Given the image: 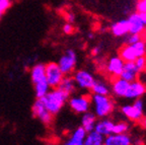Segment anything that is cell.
<instances>
[{
	"mask_svg": "<svg viewBox=\"0 0 146 145\" xmlns=\"http://www.w3.org/2000/svg\"><path fill=\"white\" fill-rule=\"evenodd\" d=\"M69 95L67 93L56 87V88L50 89L49 92L44 95L41 100L45 104L46 109L54 117V116L58 115L62 111V109L65 107Z\"/></svg>",
	"mask_w": 146,
	"mask_h": 145,
	"instance_id": "cell-1",
	"label": "cell"
},
{
	"mask_svg": "<svg viewBox=\"0 0 146 145\" xmlns=\"http://www.w3.org/2000/svg\"><path fill=\"white\" fill-rule=\"evenodd\" d=\"M92 113L98 119L108 118L115 110V102L109 95L94 94L90 96Z\"/></svg>",
	"mask_w": 146,
	"mask_h": 145,
	"instance_id": "cell-2",
	"label": "cell"
},
{
	"mask_svg": "<svg viewBox=\"0 0 146 145\" xmlns=\"http://www.w3.org/2000/svg\"><path fill=\"white\" fill-rule=\"evenodd\" d=\"M145 100L143 98H137L133 100L132 104H126L121 107L122 115L131 122H141L145 114Z\"/></svg>",
	"mask_w": 146,
	"mask_h": 145,
	"instance_id": "cell-3",
	"label": "cell"
},
{
	"mask_svg": "<svg viewBox=\"0 0 146 145\" xmlns=\"http://www.w3.org/2000/svg\"><path fill=\"white\" fill-rule=\"evenodd\" d=\"M68 107L73 113L82 115L90 111L91 109V98L88 94H72L67 100Z\"/></svg>",
	"mask_w": 146,
	"mask_h": 145,
	"instance_id": "cell-4",
	"label": "cell"
},
{
	"mask_svg": "<svg viewBox=\"0 0 146 145\" xmlns=\"http://www.w3.org/2000/svg\"><path fill=\"white\" fill-rule=\"evenodd\" d=\"M77 53L72 49H68L60 56L57 64L64 75H71L77 66Z\"/></svg>",
	"mask_w": 146,
	"mask_h": 145,
	"instance_id": "cell-5",
	"label": "cell"
},
{
	"mask_svg": "<svg viewBox=\"0 0 146 145\" xmlns=\"http://www.w3.org/2000/svg\"><path fill=\"white\" fill-rule=\"evenodd\" d=\"M73 80L75 82L76 87L81 90L88 91L91 89L96 81V77L87 69H78L72 73Z\"/></svg>",
	"mask_w": 146,
	"mask_h": 145,
	"instance_id": "cell-6",
	"label": "cell"
},
{
	"mask_svg": "<svg viewBox=\"0 0 146 145\" xmlns=\"http://www.w3.org/2000/svg\"><path fill=\"white\" fill-rule=\"evenodd\" d=\"M65 75L60 70L57 62H49L46 64V79L51 88H56Z\"/></svg>",
	"mask_w": 146,
	"mask_h": 145,
	"instance_id": "cell-7",
	"label": "cell"
},
{
	"mask_svg": "<svg viewBox=\"0 0 146 145\" xmlns=\"http://www.w3.org/2000/svg\"><path fill=\"white\" fill-rule=\"evenodd\" d=\"M32 114L34 118L38 119L40 122L43 123L46 126L52 124L53 116L46 109L45 104H43L41 98H36V100L34 102L32 107Z\"/></svg>",
	"mask_w": 146,
	"mask_h": 145,
	"instance_id": "cell-8",
	"label": "cell"
},
{
	"mask_svg": "<svg viewBox=\"0 0 146 145\" xmlns=\"http://www.w3.org/2000/svg\"><path fill=\"white\" fill-rule=\"evenodd\" d=\"M146 94V85L141 80L136 79L134 81L130 82L128 89L126 91V94L124 98L129 100H135L137 98H143Z\"/></svg>",
	"mask_w": 146,
	"mask_h": 145,
	"instance_id": "cell-9",
	"label": "cell"
},
{
	"mask_svg": "<svg viewBox=\"0 0 146 145\" xmlns=\"http://www.w3.org/2000/svg\"><path fill=\"white\" fill-rule=\"evenodd\" d=\"M124 60L119 55L112 56L106 64V69L112 77H120L124 68Z\"/></svg>",
	"mask_w": 146,
	"mask_h": 145,
	"instance_id": "cell-10",
	"label": "cell"
},
{
	"mask_svg": "<svg viewBox=\"0 0 146 145\" xmlns=\"http://www.w3.org/2000/svg\"><path fill=\"white\" fill-rule=\"evenodd\" d=\"M104 145H133V139L128 133H112L104 138Z\"/></svg>",
	"mask_w": 146,
	"mask_h": 145,
	"instance_id": "cell-11",
	"label": "cell"
},
{
	"mask_svg": "<svg viewBox=\"0 0 146 145\" xmlns=\"http://www.w3.org/2000/svg\"><path fill=\"white\" fill-rule=\"evenodd\" d=\"M30 77L33 85L47 81L46 79V64L36 63L30 70Z\"/></svg>",
	"mask_w": 146,
	"mask_h": 145,
	"instance_id": "cell-12",
	"label": "cell"
},
{
	"mask_svg": "<svg viewBox=\"0 0 146 145\" xmlns=\"http://www.w3.org/2000/svg\"><path fill=\"white\" fill-rule=\"evenodd\" d=\"M129 86V82L124 80L121 77H115L112 81V84L110 86L111 88V92L114 94L116 98H124L126 94V91Z\"/></svg>",
	"mask_w": 146,
	"mask_h": 145,
	"instance_id": "cell-13",
	"label": "cell"
},
{
	"mask_svg": "<svg viewBox=\"0 0 146 145\" xmlns=\"http://www.w3.org/2000/svg\"><path fill=\"white\" fill-rule=\"evenodd\" d=\"M114 126L115 122L112 119H109V117L108 118H102L96 121V126H94V131L98 132L100 135H103L104 137H106L113 133Z\"/></svg>",
	"mask_w": 146,
	"mask_h": 145,
	"instance_id": "cell-14",
	"label": "cell"
},
{
	"mask_svg": "<svg viewBox=\"0 0 146 145\" xmlns=\"http://www.w3.org/2000/svg\"><path fill=\"white\" fill-rule=\"evenodd\" d=\"M139 74H140V72L138 71V69L136 68L134 62H125V63H124L123 71H122L120 77L130 83V82L138 79Z\"/></svg>",
	"mask_w": 146,
	"mask_h": 145,
	"instance_id": "cell-15",
	"label": "cell"
},
{
	"mask_svg": "<svg viewBox=\"0 0 146 145\" xmlns=\"http://www.w3.org/2000/svg\"><path fill=\"white\" fill-rule=\"evenodd\" d=\"M128 21H129V25H130V31H129V34H137V35H141L142 33L145 30V25L142 23L141 18L139 16V13L136 12V13H132L129 18H128Z\"/></svg>",
	"mask_w": 146,
	"mask_h": 145,
	"instance_id": "cell-16",
	"label": "cell"
},
{
	"mask_svg": "<svg viewBox=\"0 0 146 145\" xmlns=\"http://www.w3.org/2000/svg\"><path fill=\"white\" fill-rule=\"evenodd\" d=\"M129 31H130V25H129L128 19H122V21L114 23L111 27L112 34L115 37H118V38L127 36L129 34Z\"/></svg>",
	"mask_w": 146,
	"mask_h": 145,
	"instance_id": "cell-17",
	"label": "cell"
},
{
	"mask_svg": "<svg viewBox=\"0 0 146 145\" xmlns=\"http://www.w3.org/2000/svg\"><path fill=\"white\" fill-rule=\"evenodd\" d=\"M98 121L96 116L94 115L92 112L88 111L86 113L82 114L81 116V120H80V126L83 127V129L88 133L90 131H94V126H96V123Z\"/></svg>",
	"mask_w": 146,
	"mask_h": 145,
	"instance_id": "cell-18",
	"label": "cell"
},
{
	"mask_svg": "<svg viewBox=\"0 0 146 145\" xmlns=\"http://www.w3.org/2000/svg\"><path fill=\"white\" fill-rule=\"evenodd\" d=\"M58 88L63 90L64 92L67 93V94L70 96V95L74 94V92H75L77 87H76L75 82L73 80V77L70 76V75H65V76L63 77L62 81L60 82Z\"/></svg>",
	"mask_w": 146,
	"mask_h": 145,
	"instance_id": "cell-19",
	"label": "cell"
},
{
	"mask_svg": "<svg viewBox=\"0 0 146 145\" xmlns=\"http://www.w3.org/2000/svg\"><path fill=\"white\" fill-rule=\"evenodd\" d=\"M119 56L124 60V62H134L135 59L138 58L134 47L132 45H128V44L121 49Z\"/></svg>",
	"mask_w": 146,
	"mask_h": 145,
	"instance_id": "cell-20",
	"label": "cell"
},
{
	"mask_svg": "<svg viewBox=\"0 0 146 145\" xmlns=\"http://www.w3.org/2000/svg\"><path fill=\"white\" fill-rule=\"evenodd\" d=\"M90 90L94 94H100V95H110V93H111V88H110L109 84H107L103 80H98V79H96V81H94Z\"/></svg>",
	"mask_w": 146,
	"mask_h": 145,
	"instance_id": "cell-21",
	"label": "cell"
},
{
	"mask_svg": "<svg viewBox=\"0 0 146 145\" xmlns=\"http://www.w3.org/2000/svg\"><path fill=\"white\" fill-rule=\"evenodd\" d=\"M104 138L105 137L103 135H100L94 130L86 134V136L83 140V145H103Z\"/></svg>",
	"mask_w": 146,
	"mask_h": 145,
	"instance_id": "cell-22",
	"label": "cell"
},
{
	"mask_svg": "<svg viewBox=\"0 0 146 145\" xmlns=\"http://www.w3.org/2000/svg\"><path fill=\"white\" fill-rule=\"evenodd\" d=\"M129 130H130V125H129V123L121 121V122L115 123L114 129H113V133H115V134L128 133Z\"/></svg>",
	"mask_w": 146,
	"mask_h": 145,
	"instance_id": "cell-23",
	"label": "cell"
},
{
	"mask_svg": "<svg viewBox=\"0 0 146 145\" xmlns=\"http://www.w3.org/2000/svg\"><path fill=\"white\" fill-rule=\"evenodd\" d=\"M132 46L134 47L138 57L146 56V42L145 41L140 40L139 42H137V43H135V44H132Z\"/></svg>",
	"mask_w": 146,
	"mask_h": 145,
	"instance_id": "cell-24",
	"label": "cell"
},
{
	"mask_svg": "<svg viewBox=\"0 0 146 145\" xmlns=\"http://www.w3.org/2000/svg\"><path fill=\"white\" fill-rule=\"evenodd\" d=\"M86 134H87V132L83 129V127L79 126V127L75 128V130L71 133L70 136L73 137V138L77 139V140L83 141V140H84V138H85V136H86Z\"/></svg>",
	"mask_w": 146,
	"mask_h": 145,
	"instance_id": "cell-25",
	"label": "cell"
},
{
	"mask_svg": "<svg viewBox=\"0 0 146 145\" xmlns=\"http://www.w3.org/2000/svg\"><path fill=\"white\" fill-rule=\"evenodd\" d=\"M134 64L136 66V68L138 69L140 73L142 71H144V68H145V65H146V56H142V57H138L136 58L134 61Z\"/></svg>",
	"mask_w": 146,
	"mask_h": 145,
	"instance_id": "cell-26",
	"label": "cell"
},
{
	"mask_svg": "<svg viewBox=\"0 0 146 145\" xmlns=\"http://www.w3.org/2000/svg\"><path fill=\"white\" fill-rule=\"evenodd\" d=\"M10 6H11V1L10 0H0V18L2 17L4 12Z\"/></svg>",
	"mask_w": 146,
	"mask_h": 145,
	"instance_id": "cell-27",
	"label": "cell"
},
{
	"mask_svg": "<svg viewBox=\"0 0 146 145\" xmlns=\"http://www.w3.org/2000/svg\"><path fill=\"white\" fill-rule=\"evenodd\" d=\"M141 39V35H137V34H130L128 36L127 40H126V43L128 45H132V44H135L137 42H139Z\"/></svg>",
	"mask_w": 146,
	"mask_h": 145,
	"instance_id": "cell-28",
	"label": "cell"
},
{
	"mask_svg": "<svg viewBox=\"0 0 146 145\" xmlns=\"http://www.w3.org/2000/svg\"><path fill=\"white\" fill-rule=\"evenodd\" d=\"M63 145H83V141L77 140V139L73 138V137L70 136L63 143Z\"/></svg>",
	"mask_w": 146,
	"mask_h": 145,
	"instance_id": "cell-29",
	"label": "cell"
},
{
	"mask_svg": "<svg viewBox=\"0 0 146 145\" xmlns=\"http://www.w3.org/2000/svg\"><path fill=\"white\" fill-rule=\"evenodd\" d=\"M137 10H138V13L140 12L146 13V0H140L139 2L137 3Z\"/></svg>",
	"mask_w": 146,
	"mask_h": 145,
	"instance_id": "cell-30",
	"label": "cell"
},
{
	"mask_svg": "<svg viewBox=\"0 0 146 145\" xmlns=\"http://www.w3.org/2000/svg\"><path fill=\"white\" fill-rule=\"evenodd\" d=\"M73 31H74V27H73V25H71V23H67L64 25L63 27V33L66 35H71L73 33Z\"/></svg>",
	"mask_w": 146,
	"mask_h": 145,
	"instance_id": "cell-31",
	"label": "cell"
},
{
	"mask_svg": "<svg viewBox=\"0 0 146 145\" xmlns=\"http://www.w3.org/2000/svg\"><path fill=\"white\" fill-rule=\"evenodd\" d=\"M100 46H96L94 48H92V50H91V55L92 56H94V57H96V56H98L100 55Z\"/></svg>",
	"mask_w": 146,
	"mask_h": 145,
	"instance_id": "cell-32",
	"label": "cell"
},
{
	"mask_svg": "<svg viewBox=\"0 0 146 145\" xmlns=\"http://www.w3.org/2000/svg\"><path fill=\"white\" fill-rule=\"evenodd\" d=\"M139 16H140V18H141L142 23H143L144 25L146 27V13H144V12H140Z\"/></svg>",
	"mask_w": 146,
	"mask_h": 145,
	"instance_id": "cell-33",
	"label": "cell"
},
{
	"mask_svg": "<svg viewBox=\"0 0 146 145\" xmlns=\"http://www.w3.org/2000/svg\"><path fill=\"white\" fill-rule=\"evenodd\" d=\"M67 19L69 21V23H72L74 21V14L70 13V14H67Z\"/></svg>",
	"mask_w": 146,
	"mask_h": 145,
	"instance_id": "cell-34",
	"label": "cell"
},
{
	"mask_svg": "<svg viewBox=\"0 0 146 145\" xmlns=\"http://www.w3.org/2000/svg\"><path fill=\"white\" fill-rule=\"evenodd\" d=\"M141 124H142V126H143V128L146 129V114H144L143 118H142V120H141Z\"/></svg>",
	"mask_w": 146,
	"mask_h": 145,
	"instance_id": "cell-35",
	"label": "cell"
},
{
	"mask_svg": "<svg viewBox=\"0 0 146 145\" xmlns=\"http://www.w3.org/2000/svg\"><path fill=\"white\" fill-rule=\"evenodd\" d=\"M88 38L89 39H92V38H94V35H92V34H89L88 35Z\"/></svg>",
	"mask_w": 146,
	"mask_h": 145,
	"instance_id": "cell-36",
	"label": "cell"
},
{
	"mask_svg": "<svg viewBox=\"0 0 146 145\" xmlns=\"http://www.w3.org/2000/svg\"><path fill=\"white\" fill-rule=\"evenodd\" d=\"M144 71H145V72H146V65H145V68H144Z\"/></svg>",
	"mask_w": 146,
	"mask_h": 145,
	"instance_id": "cell-37",
	"label": "cell"
},
{
	"mask_svg": "<svg viewBox=\"0 0 146 145\" xmlns=\"http://www.w3.org/2000/svg\"><path fill=\"white\" fill-rule=\"evenodd\" d=\"M103 145H104V144H103Z\"/></svg>",
	"mask_w": 146,
	"mask_h": 145,
	"instance_id": "cell-38",
	"label": "cell"
}]
</instances>
